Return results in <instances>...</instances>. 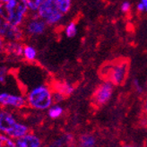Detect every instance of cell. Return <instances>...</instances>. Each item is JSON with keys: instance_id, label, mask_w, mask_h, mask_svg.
I'll return each mask as SVG.
<instances>
[{"instance_id": "6da1fadb", "label": "cell", "mask_w": 147, "mask_h": 147, "mask_svg": "<svg viewBox=\"0 0 147 147\" xmlns=\"http://www.w3.org/2000/svg\"><path fill=\"white\" fill-rule=\"evenodd\" d=\"M52 93V88L48 84L36 85L26 94L27 106L37 111L48 110L54 104Z\"/></svg>"}, {"instance_id": "7a4b0ae2", "label": "cell", "mask_w": 147, "mask_h": 147, "mask_svg": "<svg viewBox=\"0 0 147 147\" xmlns=\"http://www.w3.org/2000/svg\"><path fill=\"white\" fill-rule=\"evenodd\" d=\"M129 62L123 58L104 65L100 71V75L104 81H108L113 85H122L127 78Z\"/></svg>"}, {"instance_id": "3957f363", "label": "cell", "mask_w": 147, "mask_h": 147, "mask_svg": "<svg viewBox=\"0 0 147 147\" xmlns=\"http://www.w3.org/2000/svg\"><path fill=\"white\" fill-rule=\"evenodd\" d=\"M5 4L6 21L13 25L22 27L30 14L25 0H10Z\"/></svg>"}, {"instance_id": "277c9868", "label": "cell", "mask_w": 147, "mask_h": 147, "mask_svg": "<svg viewBox=\"0 0 147 147\" xmlns=\"http://www.w3.org/2000/svg\"><path fill=\"white\" fill-rule=\"evenodd\" d=\"M36 13L41 20L45 22L48 26H57L61 23L64 18V14L58 10L55 0L43 1L39 6Z\"/></svg>"}, {"instance_id": "5b68a950", "label": "cell", "mask_w": 147, "mask_h": 147, "mask_svg": "<svg viewBox=\"0 0 147 147\" xmlns=\"http://www.w3.org/2000/svg\"><path fill=\"white\" fill-rule=\"evenodd\" d=\"M48 27L47 24L41 20L36 13H30L24 24L22 26L25 36L30 38H35V37L43 35L46 32Z\"/></svg>"}, {"instance_id": "8992f818", "label": "cell", "mask_w": 147, "mask_h": 147, "mask_svg": "<svg viewBox=\"0 0 147 147\" xmlns=\"http://www.w3.org/2000/svg\"><path fill=\"white\" fill-rule=\"evenodd\" d=\"M113 92L114 85L111 83L108 82V81L102 82L96 87L92 95V104L96 108L104 106L111 99Z\"/></svg>"}, {"instance_id": "52a82bcc", "label": "cell", "mask_w": 147, "mask_h": 147, "mask_svg": "<svg viewBox=\"0 0 147 147\" xmlns=\"http://www.w3.org/2000/svg\"><path fill=\"white\" fill-rule=\"evenodd\" d=\"M0 35L5 40L8 41H22L25 38L23 28L13 25L6 20L0 18Z\"/></svg>"}, {"instance_id": "ba28073f", "label": "cell", "mask_w": 147, "mask_h": 147, "mask_svg": "<svg viewBox=\"0 0 147 147\" xmlns=\"http://www.w3.org/2000/svg\"><path fill=\"white\" fill-rule=\"evenodd\" d=\"M27 106L26 98L22 94L0 92V107L9 109H22Z\"/></svg>"}, {"instance_id": "9c48e42d", "label": "cell", "mask_w": 147, "mask_h": 147, "mask_svg": "<svg viewBox=\"0 0 147 147\" xmlns=\"http://www.w3.org/2000/svg\"><path fill=\"white\" fill-rule=\"evenodd\" d=\"M18 121L13 110L0 107V133L6 135Z\"/></svg>"}, {"instance_id": "30bf717a", "label": "cell", "mask_w": 147, "mask_h": 147, "mask_svg": "<svg viewBox=\"0 0 147 147\" xmlns=\"http://www.w3.org/2000/svg\"><path fill=\"white\" fill-rule=\"evenodd\" d=\"M43 147H77V143L73 134L62 133L52 138Z\"/></svg>"}, {"instance_id": "8fae6325", "label": "cell", "mask_w": 147, "mask_h": 147, "mask_svg": "<svg viewBox=\"0 0 147 147\" xmlns=\"http://www.w3.org/2000/svg\"><path fill=\"white\" fill-rule=\"evenodd\" d=\"M16 147H43L42 138L33 132H29L24 136L16 140Z\"/></svg>"}, {"instance_id": "7c38bea8", "label": "cell", "mask_w": 147, "mask_h": 147, "mask_svg": "<svg viewBox=\"0 0 147 147\" xmlns=\"http://www.w3.org/2000/svg\"><path fill=\"white\" fill-rule=\"evenodd\" d=\"M24 44L22 41H8L5 42L4 52L13 57H23Z\"/></svg>"}, {"instance_id": "4fadbf2b", "label": "cell", "mask_w": 147, "mask_h": 147, "mask_svg": "<svg viewBox=\"0 0 147 147\" xmlns=\"http://www.w3.org/2000/svg\"><path fill=\"white\" fill-rule=\"evenodd\" d=\"M29 132H30V127H29L28 125L22 121H18L6 135L14 139V140H16V139L24 136Z\"/></svg>"}, {"instance_id": "5bb4252c", "label": "cell", "mask_w": 147, "mask_h": 147, "mask_svg": "<svg viewBox=\"0 0 147 147\" xmlns=\"http://www.w3.org/2000/svg\"><path fill=\"white\" fill-rule=\"evenodd\" d=\"M51 88H52L53 91L62 93L65 98L70 96L75 91L74 85L68 82H55L51 85Z\"/></svg>"}, {"instance_id": "9a60e30c", "label": "cell", "mask_w": 147, "mask_h": 147, "mask_svg": "<svg viewBox=\"0 0 147 147\" xmlns=\"http://www.w3.org/2000/svg\"><path fill=\"white\" fill-rule=\"evenodd\" d=\"M76 143L77 147H95L96 146V138L92 134L84 133L78 137Z\"/></svg>"}, {"instance_id": "2e32d148", "label": "cell", "mask_w": 147, "mask_h": 147, "mask_svg": "<svg viewBox=\"0 0 147 147\" xmlns=\"http://www.w3.org/2000/svg\"><path fill=\"white\" fill-rule=\"evenodd\" d=\"M37 57H38V51H37L35 47H33L32 45H29V44L24 45L23 58L25 61H27L28 63H32L36 61Z\"/></svg>"}, {"instance_id": "e0dca14e", "label": "cell", "mask_w": 147, "mask_h": 147, "mask_svg": "<svg viewBox=\"0 0 147 147\" xmlns=\"http://www.w3.org/2000/svg\"><path fill=\"white\" fill-rule=\"evenodd\" d=\"M47 113L49 119H57L60 117H62V115L64 114V109L59 104L54 103L52 106L49 108V109L47 110Z\"/></svg>"}, {"instance_id": "ac0fdd59", "label": "cell", "mask_w": 147, "mask_h": 147, "mask_svg": "<svg viewBox=\"0 0 147 147\" xmlns=\"http://www.w3.org/2000/svg\"><path fill=\"white\" fill-rule=\"evenodd\" d=\"M55 2L58 10L64 16L67 14L72 8L73 0H55Z\"/></svg>"}, {"instance_id": "d6986e66", "label": "cell", "mask_w": 147, "mask_h": 147, "mask_svg": "<svg viewBox=\"0 0 147 147\" xmlns=\"http://www.w3.org/2000/svg\"><path fill=\"white\" fill-rule=\"evenodd\" d=\"M64 32L67 38L72 39L74 37H76L77 33V25L76 22H70V23L65 25L64 29Z\"/></svg>"}, {"instance_id": "ffe728a7", "label": "cell", "mask_w": 147, "mask_h": 147, "mask_svg": "<svg viewBox=\"0 0 147 147\" xmlns=\"http://www.w3.org/2000/svg\"><path fill=\"white\" fill-rule=\"evenodd\" d=\"M0 147H16V140L7 135L0 133Z\"/></svg>"}, {"instance_id": "44dd1931", "label": "cell", "mask_w": 147, "mask_h": 147, "mask_svg": "<svg viewBox=\"0 0 147 147\" xmlns=\"http://www.w3.org/2000/svg\"><path fill=\"white\" fill-rule=\"evenodd\" d=\"M25 1L27 3L30 13H36L40 4L43 2V0H25Z\"/></svg>"}, {"instance_id": "7402d4cb", "label": "cell", "mask_w": 147, "mask_h": 147, "mask_svg": "<svg viewBox=\"0 0 147 147\" xmlns=\"http://www.w3.org/2000/svg\"><path fill=\"white\" fill-rule=\"evenodd\" d=\"M8 75V68L6 67H0V84H5Z\"/></svg>"}, {"instance_id": "603a6c76", "label": "cell", "mask_w": 147, "mask_h": 147, "mask_svg": "<svg viewBox=\"0 0 147 147\" xmlns=\"http://www.w3.org/2000/svg\"><path fill=\"white\" fill-rule=\"evenodd\" d=\"M52 96H53V102H54V103H57V104H59L60 102H62L65 99V97L64 96L62 93L58 92H56V91H53Z\"/></svg>"}, {"instance_id": "cb8c5ba5", "label": "cell", "mask_w": 147, "mask_h": 147, "mask_svg": "<svg viewBox=\"0 0 147 147\" xmlns=\"http://www.w3.org/2000/svg\"><path fill=\"white\" fill-rule=\"evenodd\" d=\"M136 9L139 13H147V0H140L136 5Z\"/></svg>"}, {"instance_id": "d4e9b609", "label": "cell", "mask_w": 147, "mask_h": 147, "mask_svg": "<svg viewBox=\"0 0 147 147\" xmlns=\"http://www.w3.org/2000/svg\"><path fill=\"white\" fill-rule=\"evenodd\" d=\"M130 9H131V4L128 1H124L120 5V10L122 13H127L130 11Z\"/></svg>"}, {"instance_id": "484cf974", "label": "cell", "mask_w": 147, "mask_h": 147, "mask_svg": "<svg viewBox=\"0 0 147 147\" xmlns=\"http://www.w3.org/2000/svg\"><path fill=\"white\" fill-rule=\"evenodd\" d=\"M0 18L4 20L6 19V8H5V4L0 2Z\"/></svg>"}, {"instance_id": "4316f807", "label": "cell", "mask_w": 147, "mask_h": 147, "mask_svg": "<svg viewBox=\"0 0 147 147\" xmlns=\"http://www.w3.org/2000/svg\"><path fill=\"white\" fill-rule=\"evenodd\" d=\"M134 86H135L136 90L138 92H143V88H142L141 84H139L138 80H135V81H134Z\"/></svg>"}, {"instance_id": "83f0119b", "label": "cell", "mask_w": 147, "mask_h": 147, "mask_svg": "<svg viewBox=\"0 0 147 147\" xmlns=\"http://www.w3.org/2000/svg\"><path fill=\"white\" fill-rule=\"evenodd\" d=\"M5 45V40L2 38V36L0 35V53L4 52V48Z\"/></svg>"}, {"instance_id": "f1b7e54d", "label": "cell", "mask_w": 147, "mask_h": 147, "mask_svg": "<svg viewBox=\"0 0 147 147\" xmlns=\"http://www.w3.org/2000/svg\"><path fill=\"white\" fill-rule=\"evenodd\" d=\"M144 112L147 113V98L144 100Z\"/></svg>"}, {"instance_id": "f546056e", "label": "cell", "mask_w": 147, "mask_h": 147, "mask_svg": "<svg viewBox=\"0 0 147 147\" xmlns=\"http://www.w3.org/2000/svg\"><path fill=\"white\" fill-rule=\"evenodd\" d=\"M8 1H10V0H0V2H2V3H7Z\"/></svg>"}, {"instance_id": "4dcf8cb0", "label": "cell", "mask_w": 147, "mask_h": 147, "mask_svg": "<svg viewBox=\"0 0 147 147\" xmlns=\"http://www.w3.org/2000/svg\"><path fill=\"white\" fill-rule=\"evenodd\" d=\"M124 147H136V146H133V145H126V146H124Z\"/></svg>"}]
</instances>
